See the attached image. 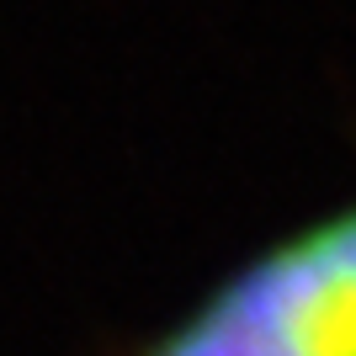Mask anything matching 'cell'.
<instances>
[{"instance_id":"6da1fadb","label":"cell","mask_w":356,"mask_h":356,"mask_svg":"<svg viewBox=\"0 0 356 356\" xmlns=\"http://www.w3.org/2000/svg\"><path fill=\"white\" fill-rule=\"evenodd\" d=\"M128 356H356V202L245 255Z\"/></svg>"}]
</instances>
